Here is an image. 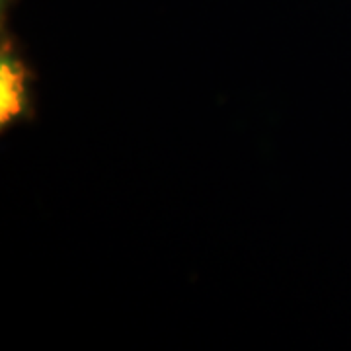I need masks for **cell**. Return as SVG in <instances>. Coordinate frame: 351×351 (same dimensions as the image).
I'll use <instances>...</instances> for the list:
<instances>
[{
  "label": "cell",
  "mask_w": 351,
  "mask_h": 351,
  "mask_svg": "<svg viewBox=\"0 0 351 351\" xmlns=\"http://www.w3.org/2000/svg\"><path fill=\"white\" fill-rule=\"evenodd\" d=\"M29 75L25 71L24 61L14 53L10 43H4L2 49V104H0V115L2 125H8L16 119L24 117L32 110L29 106Z\"/></svg>",
  "instance_id": "1"
}]
</instances>
